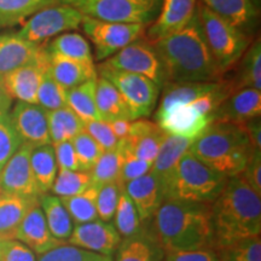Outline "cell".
<instances>
[{
	"instance_id": "1",
	"label": "cell",
	"mask_w": 261,
	"mask_h": 261,
	"mask_svg": "<svg viewBox=\"0 0 261 261\" xmlns=\"http://www.w3.org/2000/svg\"><path fill=\"white\" fill-rule=\"evenodd\" d=\"M161 61L167 83L218 81L224 73L212 56L198 11L179 31L149 41Z\"/></svg>"
},
{
	"instance_id": "2",
	"label": "cell",
	"mask_w": 261,
	"mask_h": 261,
	"mask_svg": "<svg viewBox=\"0 0 261 261\" xmlns=\"http://www.w3.org/2000/svg\"><path fill=\"white\" fill-rule=\"evenodd\" d=\"M150 219L149 232L165 253L214 248L211 204L165 200Z\"/></svg>"
},
{
	"instance_id": "3",
	"label": "cell",
	"mask_w": 261,
	"mask_h": 261,
	"mask_svg": "<svg viewBox=\"0 0 261 261\" xmlns=\"http://www.w3.org/2000/svg\"><path fill=\"white\" fill-rule=\"evenodd\" d=\"M261 196L240 175L227 179L212 208L214 249L261 234Z\"/></svg>"
},
{
	"instance_id": "4",
	"label": "cell",
	"mask_w": 261,
	"mask_h": 261,
	"mask_svg": "<svg viewBox=\"0 0 261 261\" xmlns=\"http://www.w3.org/2000/svg\"><path fill=\"white\" fill-rule=\"evenodd\" d=\"M190 151L208 167L230 178L243 171L254 149L243 125L214 121L194 140Z\"/></svg>"
},
{
	"instance_id": "5",
	"label": "cell",
	"mask_w": 261,
	"mask_h": 261,
	"mask_svg": "<svg viewBox=\"0 0 261 261\" xmlns=\"http://www.w3.org/2000/svg\"><path fill=\"white\" fill-rule=\"evenodd\" d=\"M227 179L204 165L189 150L165 182V200L212 204L220 195Z\"/></svg>"
},
{
	"instance_id": "6",
	"label": "cell",
	"mask_w": 261,
	"mask_h": 261,
	"mask_svg": "<svg viewBox=\"0 0 261 261\" xmlns=\"http://www.w3.org/2000/svg\"><path fill=\"white\" fill-rule=\"evenodd\" d=\"M198 16L212 56L223 73L233 67L250 45L249 35L238 31L203 5L197 8Z\"/></svg>"
},
{
	"instance_id": "7",
	"label": "cell",
	"mask_w": 261,
	"mask_h": 261,
	"mask_svg": "<svg viewBox=\"0 0 261 261\" xmlns=\"http://www.w3.org/2000/svg\"><path fill=\"white\" fill-rule=\"evenodd\" d=\"M87 17L148 27L158 19L162 0H62Z\"/></svg>"
},
{
	"instance_id": "8",
	"label": "cell",
	"mask_w": 261,
	"mask_h": 261,
	"mask_svg": "<svg viewBox=\"0 0 261 261\" xmlns=\"http://www.w3.org/2000/svg\"><path fill=\"white\" fill-rule=\"evenodd\" d=\"M97 73L116 87L128 107L132 121L148 117L152 113L161 89L154 81L143 75L113 69L102 64L98 65Z\"/></svg>"
},
{
	"instance_id": "9",
	"label": "cell",
	"mask_w": 261,
	"mask_h": 261,
	"mask_svg": "<svg viewBox=\"0 0 261 261\" xmlns=\"http://www.w3.org/2000/svg\"><path fill=\"white\" fill-rule=\"evenodd\" d=\"M83 31L94 46V58L104 62L130 42L138 40L145 34L146 25L137 23H116L84 16Z\"/></svg>"
},
{
	"instance_id": "10",
	"label": "cell",
	"mask_w": 261,
	"mask_h": 261,
	"mask_svg": "<svg viewBox=\"0 0 261 261\" xmlns=\"http://www.w3.org/2000/svg\"><path fill=\"white\" fill-rule=\"evenodd\" d=\"M84 15L71 5L61 3L35 12L22 24L16 34L22 39L39 44L47 39L56 38L63 33L79 28Z\"/></svg>"
},
{
	"instance_id": "11",
	"label": "cell",
	"mask_w": 261,
	"mask_h": 261,
	"mask_svg": "<svg viewBox=\"0 0 261 261\" xmlns=\"http://www.w3.org/2000/svg\"><path fill=\"white\" fill-rule=\"evenodd\" d=\"M100 64L113 69L143 75L154 81L159 87H163L166 84L165 70L158 54L151 44L142 38L130 42Z\"/></svg>"
},
{
	"instance_id": "12",
	"label": "cell",
	"mask_w": 261,
	"mask_h": 261,
	"mask_svg": "<svg viewBox=\"0 0 261 261\" xmlns=\"http://www.w3.org/2000/svg\"><path fill=\"white\" fill-rule=\"evenodd\" d=\"M32 149V145L22 143L0 171V195H16L27 198L40 197L31 166Z\"/></svg>"
},
{
	"instance_id": "13",
	"label": "cell",
	"mask_w": 261,
	"mask_h": 261,
	"mask_svg": "<svg viewBox=\"0 0 261 261\" xmlns=\"http://www.w3.org/2000/svg\"><path fill=\"white\" fill-rule=\"evenodd\" d=\"M155 122L167 135L196 139L213 120L201 115L191 104H174L167 108H158Z\"/></svg>"
},
{
	"instance_id": "14",
	"label": "cell",
	"mask_w": 261,
	"mask_h": 261,
	"mask_svg": "<svg viewBox=\"0 0 261 261\" xmlns=\"http://www.w3.org/2000/svg\"><path fill=\"white\" fill-rule=\"evenodd\" d=\"M67 243L89 252L110 256L121 243V236L113 224L97 219L75 225Z\"/></svg>"
},
{
	"instance_id": "15",
	"label": "cell",
	"mask_w": 261,
	"mask_h": 261,
	"mask_svg": "<svg viewBox=\"0 0 261 261\" xmlns=\"http://www.w3.org/2000/svg\"><path fill=\"white\" fill-rule=\"evenodd\" d=\"M22 142L32 146L52 144L48 135L47 110L38 104L17 102L9 114Z\"/></svg>"
},
{
	"instance_id": "16",
	"label": "cell",
	"mask_w": 261,
	"mask_h": 261,
	"mask_svg": "<svg viewBox=\"0 0 261 261\" xmlns=\"http://www.w3.org/2000/svg\"><path fill=\"white\" fill-rule=\"evenodd\" d=\"M48 67L46 50L37 61L19 67L3 76V83L10 97L18 102L37 104V94L42 75Z\"/></svg>"
},
{
	"instance_id": "17",
	"label": "cell",
	"mask_w": 261,
	"mask_h": 261,
	"mask_svg": "<svg viewBox=\"0 0 261 261\" xmlns=\"http://www.w3.org/2000/svg\"><path fill=\"white\" fill-rule=\"evenodd\" d=\"M260 114L261 91L255 89H238L220 104L214 114V121L244 125L260 117Z\"/></svg>"
},
{
	"instance_id": "18",
	"label": "cell",
	"mask_w": 261,
	"mask_h": 261,
	"mask_svg": "<svg viewBox=\"0 0 261 261\" xmlns=\"http://www.w3.org/2000/svg\"><path fill=\"white\" fill-rule=\"evenodd\" d=\"M125 191L135 203L142 221L150 219L165 201L163 180L151 171L127 182Z\"/></svg>"
},
{
	"instance_id": "19",
	"label": "cell",
	"mask_w": 261,
	"mask_h": 261,
	"mask_svg": "<svg viewBox=\"0 0 261 261\" xmlns=\"http://www.w3.org/2000/svg\"><path fill=\"white\" fill-rule=\"evenodd\" d=\"M14 238L39 255L62 243H65L58 241L51 234L39 201L32 205L31 210L24 215L23 220L16 230Z\"/></svg>"
},
{
	"instance_id": "20",
	"label": "cell",
	"mask_w": 261,
	"mask_h": 261,
	"mask_svg": "<svg viewBox=\"0 0 261 261\" xmlns=\"http://www.w3.org/2000/svg\"><path fill=\"white\" fill-rule=\"evenodd\" d=\"M167 133L156 122L145 119L130 121L129 135L123 138L127 149L137 158L152 163Z\"/></svg>"
},
{
	"instance_id": "21",
	"label": "cell",
	"mask_w": 261,
	"mask_h": 261,
	"mask_svg": "<svg viewBox=\"0 0 261 261\" xmlns=\"http://www.w3.org/2000/svg\"><path fill=\"white\" fill-rule=\"evenodd\" d=\"M201 3L246 35L250 37L256 29L259 9L252 0H201Z\"/></svg>"
},
{
	"instance_id": "22",
	"label": "cell",
	"mask_w": 261,
	"mask_h": 261,
	"mask_svg": "<svg viewBox=\"0 0 261 261\" xmlns=\"http://www.w3.org/2000/svg\"><path fill=\"white\" fill-rule=\"evenodd\" d=\"M45 48L15 33L0 34V76L37 61Z\"/></svg>"
},
{
	"instance_id": "23",
	"label": "cell",
	"mask_w": 261,
	"mask_h": 261,
	"mask_svg": "<svg viewBox=\"0 0 261 261\" xmlns=\"http://www.w3.org/2000/svg\"><path fill=\"white\" fill-rule=\"evenodd\" d=\"M196 9V0H162L159 17L149 28L150 41L172 34L187 25Z\"/></svg>"
},
{
	"instance_id": "24",
	"label": "cell",
	"mask_w": 261,
	"mask_h": 261,
	"mask_svg": "<svg viewBox=\"0 0 261 261\" xmlns=\"http://www.w3.org/2000/svg\"><path fill=\"white\" fill-rule=\"evenodd\" d=\"M48 68L52 76L64 90L79 86L85 81L98 76L93 63L64 58L57 55H48Z\"/></svg>"
},
{
	"instance_id": "25",
	"label": "cell",
	"mask_w": 261,
	"mask_h": 261,
	"mask_svg": "<svg viewBox=\"0 0 261 261\" xmlns=\"http://www.w3.org/2000/svg\"><path fill=\"white\" fill-rule=\"evenodd\" d=\"M115 253V261H162L165 257L162 247L149 231L144 230L121 240Z\"/></svg>"
},
{
	"instance_id": "26",
	"label": "cell",
	"mask_w": 261,
	"mask_h": 261,
	"mask_svg": "<svg viewBox=\"0 0 261 261\" xmlns=\"http://www.w3.org/2000/svg\"><path fill=\"white\" fill-rule=\"evenodd\" d=\"M96 107L100 120L112 122L114 120L132 121L128 107L114 85L106 77H97Z\"/></svg>"
},
{
	"instance_id": "27",
	"label": "cell",
	"mask_w": 261,
	"mask_h": 261,
	"mask_svg": "<svg viewBox=\"0 0 261 261\" xmlns=\"http://www.w3.org/2000/svg\"><path fill=\"white\" fill-rule=\"evenodd\" d=\"M39 201L16 195H0V240L14 238L24 215Z\"/></svg>"
},
{
	"instance_id": "28",
	"label": "cell",
	"mask_w": 261,
	"mask_h": 261,
	"mask_svg": "<svg viewBox=\"0 0 261 261\" xmlns=\"http://www.w3.org/2000/svg\"><path fill=\"white\" fill-rule=\"evenodd\" d=\"M195 139L182 138V137L167 135L160 146L155 161L152 162L151 172L158 174L165 185L173 169L185 152L190 150Z\"/></svg>"
},
{
	"instance_id": "29",
	"label": "cell",
	"mask_w": 261,
	"mask_h": 261,
	"mask_svg": "<svg viewBox=\"0 0 261 261\" xmlns=\"http://www.w3.org/2000/svg\"><path fill=\"white\" fill-rule=\"evenodd\" d=\"M31 166L40 195L51 191L56 179L58 166L52 144L33 146L31 152Z\"/></svg>"
},
{
	"instance_id": "30",
	"label": "cell",
	"mask_w": 261,
	"mask_h": 261,
	"mask_svg": "<svg viewBox=\"0 0 261 261\" xmlns=\"http://www.w3.org/2000/svg\"><path fill=\"white\" fill-rule=\"evenodd\" d=\"M50 232L58 241H67L73 232L74 223L58 196L44 194L39 197Z\"/></svg>"
},
{
	"instance_id": "31",
	"label": "cell",
	"mask_w": 261,
	"mask_h": 261,
	"mask_svg": "<svg viewBox=\"0 0 261 261\" xmlns=\"http://www.w3.org/2000/svg\"><path fill=\"white\" fill-rule=\"evenodd\" d=\"M221 80L165 84L159 108H167L174 104H190L198 97L217 89Z\"/></svg>"
},
{
	"instance_id": "32",
	"label": "cell",
	"mask_w": 261,
	"mask_h": 261,
	"mask_svg": "<svg viewBox=\"0 0 261 261\" xmlns=\"http://www.w3.org/2000/svg\"><path fill=\"white\" fill-rule=\"evenodd\" d=\"M48 135L52 144L73 140L84 130L85 122L69 107L56 110H47Z\"/></svg>"
},
{
	"instance_id": "33",
	"label": "cell",
	"mask_w": 261,
	"mask_h": 261,
	"mask_svg": "<svg viewBox=\"0 0 261 261\" xmlns=\"http://www.w3.org/2000/svg\"><path fill=\"white\" fill-rule=\"evenodd\" d=\"M45 50L48 55H57L69 60L93 63L90 42L79 33L67 32L57 35Z\"/></svg>"
},
{
	"instance_id": "34",
	"label": "cell",
	"mask_w": 261,
	"mask_h": 261,
	"mask_svg": "<svg viewBox=\"0 0 261 261\" xmlns=\"http://www.w3.org/2000/svg\"><path fill=\"white\" fill-rule=\"evenodd\" d=\"M97 77L85 81L79 86L67 90V107L84 122L100 120L96 107Z\"/></svg>"
},
{
	"instance_id": "35",
	"label": "cell",
	"mask_w": 261,
	"mask_h": 261,
	"mask_svg": "<svg viewBox=\"0 0 261 261\" xmlns=\"http://www.w3.org/2000/svg\"><path fill=\"white\" fill-rule=\"evenodd\" d=\"M62 0H0V27H11L24 22L35 12Z\"/></svg>"
},
{
	"instance_id": "36",
	"label": "cell",
	"mask_w": 261,
	"mask_h": 261,
	"mask_svg": "<svg viewBox=\"0 0 261 261\" xmlns=\"http://www.w3.org/2000/svg\"><path fill=\"white\" fill-rule=\"evenodd\" d=\"M236 80L234 90L255 89L261 91V40H254L244 52Z\"/></svg>"
},
{
	"instance_id": "37",
	"label": "cell",
	"mask_w": 261,
	"mask_h": 261,
	"mask_svg": "<svg viewBox=\"0 0 261 261\" xmlns=\"http://www.w3.org/2000/svg\"><path fill=\"white\" fill-rule=\"evenodd\" d=\"M98 187L92 185L81 194L60 197L62 204L69 213L75 225L85 224L98 219L96 200Z\"/></svg>"
},
{
	"instance_id": "38",
	"label": "cell",
	"mask_w": 261,
	"mask_h": 261,
	"mask_svg": "<svg viewBox=\"0 0 261 261\" xmlns=\"http://www.w3.org/2000/svg\"><path fill=\"white\" fill-rule=\"evenodd\" d=\"M114 221H115L114 226L116 231L123 238L132 237L142 231L143 221L140 220L136 205L127 195L125 188L120 194L115 214H114Z\"/></svg>"
},
{
	"instance_id": "39",
	"label": "cell",
	"mask_w": 261,
	"mask_h": 261,
	"mask_svg": "<svg viewBox=\"0 0 261 261\" xmlns=\"http://www.w3.org/2000/svg\"><path fill=\"white\" fill-rule=\"evenodd\" d=\"M92 185V178L89 172L58 169L51 191L58 197H68L81 194Z\"/></svg>"
},
{
	"instance_id": "40",
	"label": "cell",
	"mask_w": 261,
	"mask_h": 261,
	"mask_svg": "<svg viewBox=\"0 0 261 261\" xmlns=\"http://www.w3.org/2000/svg\"><path fill=\"white\" fill-rule=\"evenodd\" d=\"M120 167H121V154L119 146L113 150L103 151L89 172L92 178V184L96 187L113 181L119 184Z\"/></svg>"
},
{
	"instance_id": "41",
	"label": "cell",
	"mask_w": 261,
	"mask_h": 261,
	"mask_svg": "<svg viewBox=\"0 0 261 261\" xmlns=\"http://www.w3.org/2000/svg\"><path fill=\"white\" fill-rule=\"evenodd\" d=\"M37 104L45 110H56L67 107V90L52 76L50 68L45 70L37 94Z\"/></svg>"
},
{
	"instance_id": "42",
	"label": "cell",
	"mask_w": 261,
	"mask_h": 261,
	"mask_svg": "<svg viewBox=\"0 0 261 261\" xmlns=\"http://www.w3.org/2000/svg\"><path fill=\"white\" fill-rule=\"evenodd\" d=\"M215 250L220 261H261V238H248Z\"/></svg>"
},
{
	"instance_id": "43",
	"label": "cell",
	"mask_w": 261,
	"mask_h": 261,
	"mask_svg": "<svg viewBox=\"0 0 261 261\" xmlns=\"http://www.w3.org/2000/svg\"><path fill=\"white\" fill-rule=\"evenodd\" d=\"M119 150L121 154V167H120V177H119V184L125 188L127 182L137 179L142 175L146 174V173L151 171L152 163H149L146 161H143L132 154L127 146L125 145L122 139L119 140Z\"/></svg>"
},
{
	"instance_id": "44",
	"label": "cell",
	"mask_w": 261,
	"mask_h": 261,
	"mask_svg": "<svg viewBox=\"0 0 261 261\" xmlns=\"http://www.w3.org/2000/svg\"><path fill=\"white\" fill-rule=\"evenodd\" d=\"M71 142H73L75 152H76L80 171L90 172L99 156L102 155L103 149L85 130L80 132Z\"/></svg>"
},
{
	"instance_id": "45",
	"label": "cell",
	"mask_w": 261,
	"mask_h": 261,
	"mask_svg": "<svg viewBox=\"0 0 261 261\" xmlns=\"http://www.w3.org/2000/svg\"><path fill=\"white\" fill-rule=\"evenodd\" d=\"M122 189L123 187L115 181L107 182V184L98 187L96 200L98 219L107 221V223L114 219V214H115Z\"/></svg>"
},
{
	"instance_id": "46",
	"label": "cell",
	"mask_w": 261,
	"mask_h": 261,
	"mask_svg": "<svg viewBox=\"0 0 261 261\" xmlns=\"http://www.w3.org/2000/svg\"><path fill=\"white\" fill-rule=\"evenodd\" d=\"M9 114L0 115V171L22 144Z\"/></svg>"
},
{
	"instance_id": "47",
	"label": "cell",
	"mask_w": 261,
	"mask_h": 261,
	"mask_svg": "<svg viewBox=\"0 0 261 261\" xmlns=\"http://www.w3.org/2000/svg\"><path fill=\"white\" fill-rule=\"evenodd\" d=\"M103 256L100 254L85 250L83 248L62 243L40 254L37 261H97Z\"/></svg>"
},
{
	"instance_id": "48",
	"label": "cell",
	"mask_w": 261,
	"mask_h": 261,
	"mask_svg": "<svg viewBox=\"0 0 261 261\" xmlns=\"http://www.w3.org/2000/svg\"><path fill=\"white\" fill-rule=\"evenodd\" d=\"M84 130L96 140L97 144L103 149V151L115 149L119 144V139L114 135L109 122L103 121V120L85 122Z\"/></svg>"
},
{
	"instance_id": "49",
	"label": "cell",
	"mask_w": 261,
	"mask_h": 261,
	"mask_svg": "<svg viewBox=\"0 0 261 261\" xmlns=\"http://www.w3.org/2000/svg\"><path fill=\"white\" fill-rule=\"evenodd\" d=\"M0 261H37L35 253L15 238L0 240Z\"/></svg>"
},
{
	"instance_id": "50",
	"label": "cell",
	"mask_w": 261,
	"mask_h": 261,
	"mask_svg": "<svg viewBox=\"0 0 261 261\" xmlns=\"http://www.w3.org/2000/svg\"><path fill=\"white\" fill-rule=\"evenodd\" d=\"M238 175L261 196V150H254L246 167Z\"/></svg>"
},
{
	"instance_id": "51",
	"label": "cell",
	"mask_w": 261,
	"mask_h": 261,
	"mask_svg": "<svg viewBox=\"0 0 261 261\" xmlns=\"http://www.w3.org/2000/svg\"><path fill=\"white\" fill-rule=\"evenodd\" d=\"M163 261H220V259L214 248H200L181 252H167L165 253Z\"/></svg>"
},
{
	"instance_id": "52",
	"label": "cell",
	"mask_w": 261,
	"mask_h": 261,
	"mask_svg": "<svg viewBox=\"0 0 261 261\" xmlns=\"http://www.w3.org/2000/svg\"><path fill=\"white\" fill-rule=\"evenodd\" d=\"M54 145L55 155L58 169H68V171H80L79 161H77L76 152H75L73 142L65 140V142L56 143Z\"/></svg>"
},
{
	"instance_id": "53",
	"label": "cell",
	"mask_w": 261,
	"mask_h": 261,
	"mask_svg": "<svg viewBox=\"0 0 261 261\" xmlns=\"http://www.w3.org/2000/svg\"><path fill=\"white\" fill-rule=\"evenodd\" d=\"M244 128L247 130L248 138L250 140L254 150H261V122L260 117L254 119L252 121L244 123Z\"/></svg>"
},
{
	"instance_id": "54",
	"label": "cell",
	"mask_w": 261,
	"mask_h": 261,
	"mask_svg": "<svg viewBox=\"0 0 261 261\" xmlns=\"http://www.w3.org/2000/svg\"><path fill=\"white\" fill-rule=\"evenodd\" d=\"M109 125L112 127L114 135L119 140L128 137L130 129L129 120H114V121L109 122Z\"/></svg>"
},
{
	"instance_id": "55",
	"label": "cell",
	"mask_w": 261,
	"mask_h": 261,
	"mask_svg": "<svg viewBox=\"0 0 261 261\" xmlns=\"http://www.w3.org/2000/svg\"><path fill=\"white\" fill-rule=\"evenodd\" d=\"M12 104V98L6 91L4 83H3V77L0 76V115H5L9 114L10 108Z\"/></svg>"
},
{
	"instance_id": "56",
	"label": "cell",
	"mask_w": 261,
	"mask_h": 261,
	"mask_svg": "<svg viewBox=\"0 0 261 261\" xmlns=\"http://www.w3.org/2000/svg\"><path fill=\"white\" fill-rule=\"evenodd\" d=\"M252 3H253V4H254V5H255V6H256V8H257V9H259V8H260V3H261V0H252Z\"/></svg>"
},
{
	"instance_id": "57",
	"label": "cell",
	"mask_w": 261,
	"mask_h": 261,
	"mask_svg": "<svg viewBox=\"0 0 261 261\" xmlns=\"http://www.w3.org/2000/svg\"><path fill=\"white\" fill-rule=\"evenodd\" d=\"M97 261H112V259H110V256H103L102 259H99Z\"/></svg>"
}]
</instances>
